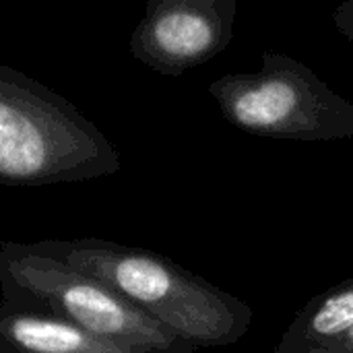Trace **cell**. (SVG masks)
<instances>
[{"label": "cell", "mask_w": 353, "mask_h": 353, "mask_svg": "<svg viewBox=\"0 0 353 353\" xmlns=\"http://www.w3.org/2000/svg\"><path fill=\"white\" fill-rule=\"evenodd\" d=\"M29 246L99 279L196 350L230 347L250 329L252 308L246 302L155 250L99 238Z\"/></svg>", "instance_id": "6da1fadb"}, {"label": "cell", "mask_w": 353, "mask_h": 353, "mask_svg": "<svg viewBox=\"0 0 353 353\" xmlns=\"http://www.w3.org/2000/svg\"><path fill=\"white\" fill-rule=\"evenodd\" d=\"M108 137L72 101L0 64V182L48 186L118 174Z\"/></svg>", "instance_id": "7a4b0ae2"}, {"label": "cell", "mask_w": 353, "mask_h": 353, "mask_svg": "<svg viewBox=\"0 0 353 353\" xmlns=\"http://www.w3.org/2000/svg\"><path fill=\"white\" fill-rule=\"evenodd\" d=\"M209 93L232 126L254 137L314 143L353 139L352 101L281 52H265L254 72L215 79Z\"/></svg>", "instance_id": "3957f363"}, {"label": "cell", "mask_w": 353, "mask_h": 353, "mask_svg": "<svg viewBox=\"0 0 353 353\" xmlns=\"http://www.w3.org/2000/svg\"><path fill=\"white\" fill-rule=\"evenodd\" d=\"M0 279L25 290L43 306L93 335L149 350L190 345L99 279L43 256L29 244L2 242Z\"/></svg>", "instance_id": "277c9868"}, {"label": "cell", "mask_w": 353, "mask_h": 353, "mask_svg": "<svg viewBox=\"0 0 353 353\" xmlns=\"http://www.w3.org/2000/svg\"><path fill=\"white\" fill-rule=\"evenodd\" d=\"M236 14L238 0H147L128 50L149 70L180 77L232 43Z\"/></svg>", "instance_id": "5b68a950"}, {"label": "cell", "mask_w": 353, "mask_h": 353, "mask_svg": "<svg viewBox=\"0 0 353 353\" xmlns=\"http://www.w3.org/2000/svg\"><path fill=\"white\" fill-rule=\"evenodd\" d=\"M0 353H196V347L149 350L93 335L62 319L25 290L2 281Z\"/></svg>", "instance_id": "8992f818"}, {"label": "cell", "mask_w": 353, "mask_h": 353, "mask_svg": "<svg viewBox=\"0 0 353 353\" xmlns=\"http://www.w3.org/2000/svg\"><path fill=\"white\" fill-rule=\"evenodd\" d=\"M353 331V277L314 296L271 353H310Z\"/></svg>", "instance_id": "52a82bcc"}, {"label": "cell", "mask_w": 353, "mask_h": 353, "mask_svg": "<svg viewBox=\"0 0 353 353\" xmlns=\"http://www.w3.org/2000/svg\"><path fill=\"white\" fill-rule=\"evenodd\" d=\"M333 23L339 29V33L353 43V0L341 2L333 10Z\"/></svg>", "instance_id": "ba28073f"}, {"label": "cell", "mask_w": 353, "mask_h": 353, "mask_svg": "<svg viewBox=\"0 0 353 353\" xmlns=\"http://www.w3.org/2000/svg\"><path fill=\"white\" fill-rule=\"evenodd\" d=\"M310 353H353V331L345 333L337 341H333V343H329V345H325V347Z\"/></svg>", "instance_id": "9c48e42d"}]
</instances>
